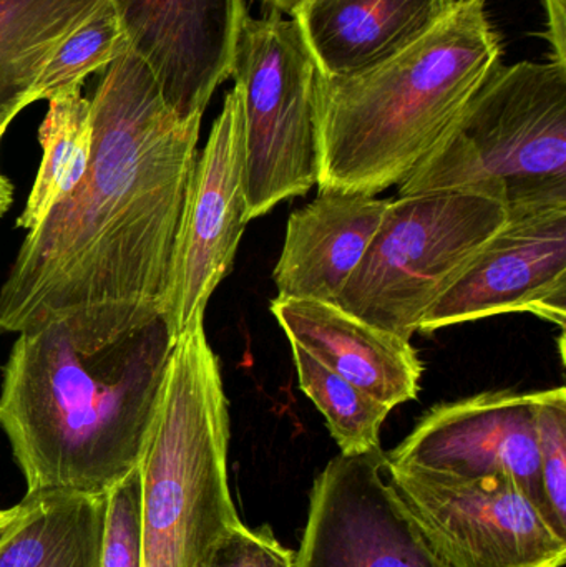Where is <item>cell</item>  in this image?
Instances as JSON below:
<instances>
[{
	"mask_svg": "<svg viewBox=\"0 0 566 567\" xmlns=\"http://www.w3.org/2000/svg\"><path fill=\"white\" fill-rule=\"evenodd\" d=\"M203 322L175 340L138 465L142 567H202L241 523L228 482V399Z\"/></svg>",
	"mask_w": 566,
	"mask_h": 567,
	"instance_id": "277c9868",
	"label": "cell"
},
{
	"mask_svg": "<svg viewBox=\"0 0 566 567\" xmlns=\"http://www.w3.org/2000/svg\"><path fill=\"white\" fill-rule=\"evenodd\" d=\"M202 567H296V553L269 526L253 529L241 522L219 539Z\"/></svg>",
	"mask_w": 566,
	"mask_h": 567,
	"instance_id": "cb8c5ba5",
	"label": "cell"
},
{
	"mask_svg": "<svg viewBox=\"0 0 566 567\" xmlns=\"http://www.w3.org/2000/svg\"><path fill=\"white\" fill-rule=\"evenodd\" d=\"M534 405L535 392L512 390L442 403L429 410L385 458L392 465L462 478L504 476L554 525L542 483Z\"/></svg>",
	"mask_w": 566,
	"mask_h": 567,
	"instance_id": "7c38bea8",
	"label": "cell"
},
{
	"mask_svg": "<svg viewBox=\"0 0 566 567\" xmlns=\"http://www.w3.org/2000/svg\"><path fill=\"white\" fill-rule=\"evenodd\" d=\"M296 567H451L409 515L382 449L338 455L309 495Z\"/></svg>",
	"mask_w": 566,
	"mask_h": 567,
	"instance_id": "30bf717a",
	"label": "cell"
},
{
	"mask_svg": "<svg viewBox=\"0 0 566 567\" xmlns=\"http://www.w3.org/2000/svg\"><path fill=\"white\" fill-rule=\"evenodd\" d=\"M248 223L241 95L233 86L186 188L162 312L173 340L205 319L209 297L231 272Z\"/></svg>",
	"mask_w": 566,
	"mask_h": 567,
	"instance_id": "9c48e42d",
	"label": "cell"
},
{
	"mask_svg": "<svg viewBox=\"0 0 566 567\" xmlns=\"http://www.w3.org/2000/svg\"><path fill=\"white\" fill-rule=\"evenodd\" d=\"M263 2L271 7L272 12L288 13L291 19H295L299 10H301L309 0H263Z\"/></svg>",
	"mask_w": 566,
	"mask_h": 567,
	"instance_id": "4316f807",
	"label": "cell"
},
{
	"mask_svg": "<svg viewBox=\"0 0 566 567\" xmlns=\"http://www.w3.org/2000/svg\"><path fill=\"white\" fill-rule=\"evenodd\" d=\"M241 95L248 218L318 185L321 70L295 19L246 16L231 75Z\"/></svg>",
	"mask_w": 566,
	"mask_h": 567,
	"instance_id": "52a82bcc",
	"label": "cell"
},
{
	"mask_svg": "<svg viewBox=\"0 0 566 567\" xmlns=\"http://www.w3.org/2000/svg\"><path fill=\"white\" fill-rule=\"evenodd\" d=\"M7 512H9V509H3V512L0 509V519L6 518Z\"/></svg>",
	"mask_w": 566,
	"mask_h": 567,
	"instance_id": "83f0119b",
	"label": "cell"
},
{
	"mask_svg": "<svg viewBox=\"0 0 566 567\" xmlns=\"http://www.w3.org/2000/svg\"><path fill=\"white\" fill-rule=\"evenodd\" d=\"M487 0H459L424 39L354 79L319 82V192L401 185L501 65Z\"/></svg>",
	"mask_w": 566,
	"mask_h": 567,
	"instance_id": "3957f363",
	"label": "cell"
},
{
	"mask_svg": "<svg viewBox=\"0 0 566 567\" xmlns=\"http://www.w3.org/2000/svg\"><path fill=\"white\" fill-rule=\"evenodd\" d=\"M10 123L6 120L0 118V142H2L3 133L9 128ZM13 202V186L6 176L0 172V216L6 215L9 212L10 206Z\"/></svg>",
	"mask_w": 566,
	"mask_h": 567,
	"instance_id": "484cf974",
	"label": "cell"
},
{
	"mask_svg": "<svg viewBox=\"0 0 566 567\" xmlns=\"http://www.w3.org/2000/svg\"><path fill=\"white\" fill-rule=\"evenodd\" d=\"M391 203L362 193L319 192L292 213L272 275L278 297L338 303Z\"/></svg>",
	"mask_w": 566,
	"mask_h": 567,
	"instance_id": "9a60e30c",
	"label": "cell"
},
{
	"mask_svg": "<svg viewBox=\"0 0 566 567\" xmlns=\"http://www.w3.org/2000/svg\"><path fill=\"white\" fill-rule=\"evenodd\" d=\"M271 312L291 346L388 409L418 399L424 363L411 340L321 300L276 297Z\"/></svg>",
	"mask_w": 566,
	"mask_h": 567,
	"instance_id": "5bb4252c",
	"label": "cell"
},
{
	"mask_svg": "<svg viewBox=\"0 0 566 567\" xmlns=\"http://www.w3.org/2000/svg\"><path fill=\"white\" fill-rule=\"evenodd\" d=\"M109 0H0V118L29 106L30 90L56 47Z\"/></svg>",
	"mask_w": 566,
	"mask_h": 567,
	"instance_id": "ac0fdd59",
	"label": "cell"
},
{
	"mask_svg": "<svg viewBox=\"0 0 566 567\" xmlns=\"http://www.w3.org/2000/svg\"><path fill=\"white\" fill-rule=\"evenodd\" d=\"M130 50L148 66L178 118L203 116L231 75L245 0H109Z\"/></svg>",
	"mask_w": 566,
	"mask_h": 567,
	"instance_id": "4fadbf2b",
	"label": "cell"
},
{
	"mask_svg": "<svg viewBox=\"0 0 566 567\" xmlns=\"http://www.w3.org/2000/svg\"><path fill=\"white\" fill-rule=\"evenodd\" d=\"M459 0H309L295 17L328 79H354L424 39Z\"/></svg>",
	"mask_w": 566,
	"mask_h": 567,
	"instance_id": "2e32d148",
	"label": "cell"
},
{
	"mask_svg": "<svg viewBox=\"0 0 566 567\" xmlns=\"http://www.w3.org/2000/svg\"><path fill=\"white\" fill-rule=\"evenodd\" d=\"M547 10V32L550 42L552 62L566 63V0H544Z\"/></svg>",
	"mask_w": 566,
	"mask_h": 567,
	"instance_id": "d4e9b609",
	"label": "cell"
},
{
	"mask_svg": "<svg viewBox=\"0 0 566 567\" xmlns=\"http://www.w3.org/2000/svg\"><path fill=\"white\" fill-rule=\"evenodd\" d=\"M504 313H532L565 330L566 203L508 208L507 223L422 319L418 332Z\"/></svg>",
	"mask_w": 566,
	"mask_h": 567,
	"instance_id": "8fae6325",
	"label": "cell"
},
{
	"mask_svg": "<svg viewBox=\"0 0 566 567\" xmlns=\"http://www.w3.org/2000/svg\"><path fill=\"white\" fill-rule=\"evenodd\" d=\"M399 186L487 189L508 208L566 203V63L495 66Z\"/></svg>",
	"mask_w": 566,
	"mask_h": 567,
	"instance_id": "5b68a950",
	"label": "cell"
},
{
	"mask_svg": "<svg viewBox=\"0 0 566 567\" xmlns=\"http://www.w3.org/2000/svg\"><path fill=\"white\" fill-rule=\"evenodd\" d=\"M126 50L128 40L109 2L60 42L30 90V105L82 90L90 73L105 70Z\"/></svg>",
	"mask_w": 566,
	"mask_h": 567,
	"instance_id": "44dd1931",
	"label": "cell"
},
{
	"mask_svg": "<svg viewBox=\"0 0 566 567\" xmlns=\"http://www.w3.org/2000/svg\"><path fill=\"white\" fill-rule=\"evenodd\" d=\"M42 159L25 208L17 228L27 233L40 225L47 213L70 195L89 168L92 156V105L73 90L49 100V110L39 128Z\"/></svg>",
	"mask_w": 566,
	"mask_h": 567,
	"instance_id": "d6986e66",
	"label": "cell"
},
{
	"mask_svg": "<svg viewBox=\"0 0 566 567\" xmlns=\"http://www.w3.org/2000/svg\"><path fill=\"white\" fill-rule=\"evenodd\" d=\"M0 426L30 493L105 496L142 462L175 340L165 319L102 349L62 323L17 333Z\"/></svg>",
	"mask_w": 566,
	"mask_h": 567,
	"instance_id": "7a4b0ae2",
	"label": "cell"
},
{
	"mask_svg": "<svg viewBox=\"0 0 566 567\" xmlns=\"http://www.w3.org/2000/svg\"><path fill=\"white\" fill-rule=\"evenodd\" d=\"M508 206L482 188L392 198L338 306L411 340L422 319L507 223Z\"/></svg>",
	"mask_w": 566,
	"mask_h": 567,
	"instance_id": "8992f818",
	"label": "cell"
},
{
	"mask_svg": "<svg viewBox=\"0 0 566 567\" xmlns=\"http://www.w3.org/2000/svg\"><path fill=\"white\" fill-rule=\"evenodd\" d=\"M90 105L89 168L27 233L0 287V332L62 323L86 352L162 317L203 118H178L132 50Z\"/></svg>",
	"mask_w": 566,
	"mask_h": 567,
	"instance_id": "6da1fadb",
	"label": "cell"
},
{
	"mask_svg": "<svg viewBox=\"0 0 566 567\" xmlns=\"http://www.w3.org/2000/svg\"><path fill=\"white\" fill-rule=\"evenodd\" d=\"M99 567H142V483L138 468L106 493Z\"/></svg>",
	"mask_w": 566,
	"mask_h": 567,
	"instance_id": "603a6c76",
	"label": "cell"
},
{
	"mask_svg": "<svg viewBox=\"0 0 566 567\" xmlns=\"http://www.w3.org/2000/svg\"><path fill=\"white\" fill-rule=\"evenodd\" d=\"M298 382L318 406L341 455H362L381 449L382 423L391 409L326 369L301 347L291 346Z\"/></svg>",
	"mask_w": 566,
	"mask_h": 567,
	"instance_id": "ffe728a7",
	"label": "cell"
},
{
	"mask_svg": "<svg viewBox=\"0 0 566 567\" xmlns=\"http://www.w3.org/2000/svg\"><path fill=\"white\" fill-rule=\"evenodd\" d=\"M535 435L545 499L555 528L566 538V390L535 392Z\"/></svg>",
	"mask_w": 566,
	"mask_h": 567,
	"instance_id": "7402d4cb",
	"label": "cell"
},
{
	"mask_svg": "<svg viewBox=\"0 0 566 567\" xmlns=\"http://www.w3.org/2000/svg\"><path fill=\"white\" fill-rule=\"evenodd\" d=\"M385 472L402 505L451 567H562L566 538L504 476L462 478L418 466Z\"/></svg>",
	"mask_w": 566,
	"mask_h": 567,
	"instance_id": "ba28073f",
	"label": "cell"
},
{
	"mask_svg": "<svg viewBox=\"0 0 566 567\" xmlns=\"http://www.w3.org/2000/svg\"><path fill=\"white\" fill-rule=\"evenodd\" d=\"M106 495L30 493L0 519V567H99Z\"/></svg>",
	"mask_w": 566,
	"mask_h": 567,
	"instance_id": "e0dca14e",
	"label": "cell"
}]
</instances>
